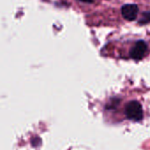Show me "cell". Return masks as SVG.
<instances>
[{"instance_id": "3957f363", "label": "cell", "mask_w": 150, "mask_h": 150, "mask_svg": "<svg viewBox=\"0 0 150 150\" xmlns=\"http://www.w3.org/2000/svg\"><path fill=\"white\" fill-rule=\"evenodd\" d=\"M139 7L135 4H127L121 7V15L127 21H134L137 18Z\"/></svg>"}, {"instance_id": "6da1fadb", "label": "cell", "mask_w": 150, "mask_h": 150, "mask_svg": "<svg viewBox=\"0 0 150 150\" xmlns=\"http://www.w3.org/2000/svg\"><path fill=\"white\" fill-rule=\"evenodd\" d=\"M126 117L130 120L140 121L143 118V109L140 102L136 100L129 101L125 108Z\"/></svg>"}, {"instance_id": "7a4b0ae2", "label": "cell", "mask_w": 150, "mask_h": 150, "mask_svg": "<svg viewBox=\"0 0 150 150\" xmlns=\"http://www.w3.org/2000/svg\"><path fill=\"white\" fill-rule=\"evenodd\" d=\"M147 51H148V44L144 40H137L130 49L129 55L132 59L139 61L145 56Z\"/></svg>"}, {"instance_id": "5b68a950", "label": "cell", "mask_w": 150, "mask_h": 150, "mask_svg": "<svg viewBox=\"0 0 150 150\" xmlns=\"http://www.w3.org/2000/svg\"><path fill=\"white\" fill-rule=\"evenodd\" d=\"M80 2H83V3H86V4H91L94 2V0H78Z\"/></svg>"}, {"instance_id": "277c9868", "label": "cell", "mask_w": 150, "mask_h": 150, "mask_svg": "<svg viewBox=\"0 0 150 150\" xmlns=\"http://www.w3.org/2000/svg\"><path fill=\"white\" fill-rule=\"evenodd\" d=\"M139 25H147V24H150V11H143L141 15V18L138 21Z\"/></svg>"}]
</instances>
